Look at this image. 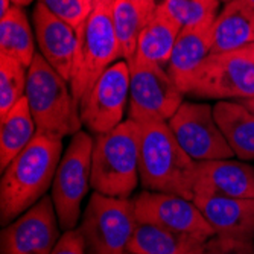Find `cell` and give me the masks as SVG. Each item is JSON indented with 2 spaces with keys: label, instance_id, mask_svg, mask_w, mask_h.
Returning a JSON list of instances; mask_svg holds the SVG:
<instances>
[{
  "label": "cell",
  "instance_id": "cell-1",
  "mask_svg": "<svg viewBox=\"0 0 254 254\" xmlns=\"http://www.w3.org/2000/svg\"><path fill=\"white\" fill-rule=\"evenodd\" d=\"M63 157V140L37 132L3 171L0 180V221L11 224L51 189Z\"/></svg>",
  "mask_w": 254,
  "mask_h": 254
},
{
  "label": "cell",
  "instance_id": "cell-2",
  "mask_svg": "<svg viewBox=\"0 0 254 254\" xmlns=\"http://www.w3.org/2000/svg\"><path fill=\"white\" fill-rule=\"evenodd\" d=\"M140 125V183L145 190L193 199L198 161L181 148L168 122Z\"/></svg>",
  "mask_w": 254,
  "mask_h": 254
},
{
  "label": "cell",
  "instance_id": "cell-3",
  "mask_svg": "<svg viewBox=\"0 0 254 254\" xmlns=\"http://www.w3.org/2000/svg\"><path fill=\"white\" fill-rule=\"evenodd\" d=\"M26 99L37 125V132L63 140L75 135L82 128L81 107L70 82L35 54L28 68Z\"/></svg>",
  "mask_w": 254,
  "mask_h": 254
},
{
  "label": "cell",
  "instance_id": "cell-4",
  "mask_svg": "<svg viewBox=\"0 0 254 254\" xmlns=\"http://www.w3.org/2000/svg\"><path fill=\"white\" fill-rule=\"evenodd\" d=\"M140 125L124 121L99 134L91 154V188L107 196L129 198L140 180Z\"/></svg>",
  "mask_w": 254,
  "mask_h": 254
},
{
  "label": "cell",
  "instance_id": "cell-5",
  "mask_svg": "<svg viewBox=\"0 0 254 254\" xmlns=\"http://www.w3.org/2000/svg\"><path fill=\"white\" fill-rule=\"evenodd\" d=\"M111 8L113 5L93 6V11L76 29L78 44L68 82L79 105L107 68L121 58Z\"/></svg>",
  "mask_w": 254,
  "mask_h": 254
},
{
  "label": "cell",
  "instance_id": "cell-6",
  "mask_svg": "<svg viewBox=\"0 0 254 254\" xmlns=\"http://www.w3.org/2000/svg\"><path fill=\"white\" fill-rule=\"evenodd\" d=\"M137 224L134 199L95 192L90 196L78 228L87 254H128Z\"/></svg>",
  "mask_w": 254,
  "mask_h": 254
},
{
  "label": "cell",
  "instance_id": "cell-7",
  "mask_svg": "<svg viewBox=\"0 0 254 254\" xmlns=\"http://www.w3.org/2000/svg\"><path fill=\"white\" fill-rule=\"evenodd\" d=\"M93 143L95 138L87 131L72 135L54 178L52 201L64 232L76 228L81 218V204L91 186Z\"/></svg>",
  "mask_w": 254,
  "mask_h": 254
},
{
  "label": "cell",
  "instance_id": "cell-8",
  "mask_svg": "<svg viewBox=\"0 0 254 254\" xmlns=\"http://www.w3.org/2000/svg\"><path fill=\"white\" fill-rule=\"evenodd\" d=\"M129 65V119L137 124L149 121L168 122L184 102V93L169 75L168 68L143 60Z\"/></svg>",
  "mask_w": 254,
  "mask_h": 254
},
{
  "label": "cell",
  "instance_id": "cell-9",
  "mask_svg": "<svg viewBox=\"0 0 254 254\" xmlns=\"http://www.w3.org/2000/svg\"><path fill=\"white\" fill-rule=\"evenodd\" d=\"M186 95L202 99L254 98V64L233 55L210 54L189 81Z\"/></svg>",
  "mask_w": 254,
  "mask_h": 254
},
{
  "label": "cell",
  "instance_id": "cell-10",
  "mask_svg": "<svg viewBox=\"0 0 254 254\" xmlns=\"http://www.w3.org/2000/svg\"><path fill=\"white\" fill-rule=\"evenodd\" d=\"M181 148L195 161L232 158L235 154L215 119L209 104L183 102L168 121Z\"/></svg>",
  "mask_w": 254,
  "mask_h": 254
},
{
  "label": "cell",
  "instance_id": "cell-11",
  "mask_svg": "<svg viewBox=\"0 0 254 254\" xmlns=\"http://www.w3.org/2000/svg\"><path fill=\"white\" fill-rule=\"evenodd\" d=\"M129 102V65L119 60L98 79L82 101L81 121L91 134H105L124 122Z\"/></svg>",
  "mask_w": 254,
  "mask_h": 254
},
{
  "label": "cell",
  "instance_id": "cell-12",
  "mask_svg": "<svg viewBox=\"0 0 254 254\" xmlns=\"http://www.w3.org/2000/svg\"><path fill=\"white\" fill-rule=\"evenodd\" d=\"M60 228L52 196H43L3 227L0 254H51L61 238Z\"/></svg>",
  "mask_w": 254,
  "mask_h": 254
},
{
  "label": "cell",
  "instance_id": "cell-13",
  "mask_svg": "<svg viewBox=\"0 0 254 254\" xmlns=\"http://www.w3.org/2000/svg\"><path fill=\"white\" fill-rule=\"evenodd\" d=\"M134 210L138 224H152L201 239L215 236V230L207 222L193 199L174 193L143 190L134 198Z\"/></svg>",
  "mask_w": 254,
  "mask_h": 254
},
{
  "label": "cell",
  "instance_id": "cell-14",
  "mask_svg": "<svg viewBox=\"0 0 254 254\" xmlns=\"http://www.w3.org/2000/svg\"><path fill=\"white\" fill-rule=\"evenodd\" d=\"M32 23L40 54L64 79L70 81L78 44L76 29L41 3L34 8Z\"/></svg>",
  "mask_w": 254,
  "mask_h": 254
},
{
  "label": "cell",
  "instance_id": "cell-15",
  "mask_svg": "<svg viewBox=\"0 0 254 254\" xmlns=\"http://www.w3.org/2000/svg\"><path fill=\"white\" fill-rule=\"evenodd\" d=\"M193 202L215 230V235L254 241V198L195 192Z\"/></svg>",
  "mask_w": 254,
  "mask_h": 254
},
{
  "label": "cell",
  "instance_id": "cell-16",
  "mask_svg": "<svg viewBox=\"0 0 254 254\" xmlns=\"http://www.w3.org/2000/svg\"><path fill=\"white\" fill-rule=\"evenodd\" d=\"M193 192H210L233 198H254V168L242 160L198 161Z\"/></svg>",
  "mask_w": 254,
  "mask_h": 254
},
{
  "label": "cell",
  "instance_id": "cell-17",
  "mask_svg": "<svg viewBox=\"0 0 254 254\" xmlns=\"http://www.w3.org/2000/svg\"><path fill=\"white\" fill-rule=\"evenodd\" d=\"M213 23L215 21L183 28L175 41L166 68L184 95H186V88L193 73L212 54Z\"/></svg>",
  "mask_w": 254,
  "mask_h": 254
},
{
  "label": "cell",
  "instance_id": "cell-18",
  "mask_svg": "<svg viewBox=\"0 0 254 254\" xmlns=\"http://www.w3.org/2000/svg\"><path fill=\"white\" fill-rule=\"evenodd\" d=\"M205 239L152 224H137L128 254H205Z\"/></svg>",
  "mask_w": 254,
  "mask_h": 254
},
{
  "label": "cell",
  "instance_id": "cell-19",
  "mask_svg": "<svg viewBox=\"0 0 254 254\" xmlns=\"http://www.w3.org/2000/svg\"><path fill=\"white\" fill-rule=\"evenodd\" d=\"M254 43V11L244 0H230L213 23L212 54L235 52Z\"/></svg>",
  "mask_w": 254,
  "mask_h": 254
},
{
  "label": "cell",
  "instance_id": "cell-20",
  "mask_svg": "<svg viewBox=\"0 0 254 254\" xmlns=\"http://www.w3.org/2000/svg\"><path fill=\"white\" fill-rule=\"evenodd\" d=\"M213 114L233 154L244 161L254 160V113L242 102L218 101Z\"/></svg>",
  "mask_w": 254,
  "mask_h": 254
},
{
  "label": "cell",
  "instance_id": "cell-21",
  "mask_svg": "<svg viewBox=\"0 0 254 254\" xmlns=\"http://www.w3.org/2000/svg\"><path fill=\"white\" fill-rule=\"evenodd\" d=\"M37 135V125L26 96L0 118V171L25 149Z\"/></svg>",
  "mask_w": 254,
  "mask_h": 254
},
{
  "label": "cell",
  "instance_id": "cell-22",
  "mask_svg": "<svg viewBox=\"0 0 254 254\" xmlns=\"http://www.w3.org/2000/svg\"><path fill=\"white\" fill-rule=\"evenodd\" d=\"M180 32L181 26L178 23L157 6L155 14L148 21L138 38L134 58L166 67Z\"/></svg>",
  "mask_w": 254,
  "mask_h": 254
},
{
  "label": "cell",
  "instance_id": "cell-23",
  "mask_svg": "<svg viewBox=\"0 0 254 254\" xmlns=\"http://www.w3.org/2000/svg\"><path fill=\"white\" fill-rule=\"evenodd\" d=\"M35 54L31 23L20 6H12L6 15L0 17V55L15 58L29 68Z\"/></svg>",
  "mask_w": 254,
  "mask_h": 254
},
{
  "label": "cell",
  "instance_id": "cell-24",
  "mask_svg": "<svg viewBox=\"0 0 254 254\" xmlns=\"http://www.w3.org/2000/svg\"><path fill=\"white\" fill-rule=\"evenodd\" d=\"M154 14L155 12L145 11L129 0H114L111 8L113 28L124 61L131 63L135 57L138 38Z\"/></svg>",
  "mask_w": 254,
  "mask_h": 254
},
{
  "label": "cell",
  "instance_id": "cell-25",
  "mask_svg": "<svg viewBox=\"0 0 254 254\" xmlns=\"http://www.w3.org/2000/svg\"><path fill=\"white\" fill-rule=\"evenodd\" d=\"M28 68L11 57L0 55V118L26 96Z\"/></svg>",
  "mask_w": 254,
  "mask_h": 254
},
{
  "label": "cell",
  "instance_id": "cell-26",
  "mask_svg": "<svg viewBox=\"0 0 254 254\" xmlns=\"http://www.w3.org/2000/svg\"><path fill=\"white\" fill-rule=\"evenodd\" d=\"M158 8L174 18L183 29L215 21L219 14V0H166L158 3Z\"/></svg>",
  "mask_w": 254,
  "mask_h": 254
},
{
  "label": "cell",
  "instance_id": "cell-27",
  "mask_svg": "<svg viewBox=\"0 0 254 254\" xmlns=\"http://www.w3.org/2000/svg\"><path fill=\"white\" fill-rule=\"evenodd\" d=\"M38 3L46 6L57 17L70 23L75 29H78L81 23L88 17L79 0H38Z\"/></svg>",
  "mask_w": 254,
  "mask_h": 254
},
{
  "label": "cell",
  "instance_id": "cell-28",
  "mask_svg": "<svg viewBox=\"0 0 254 254\" xmlns=\"http://www.w3.org/2000/svg\"><path fill=\"white\" fill-rule=\"evenodd\" d=\"M205 254H254V241L215 235L205 242Z\"/></svg>",
  "mask_w": 254,
  "mask_h": 254
},
{
  "label": "cell",
  "instance_id": "cell-29",
  "mask_svg": "<svg viewBox=\"0 0 254 254\" xmlns=\"http://www.w3.org/2000/svg\"><path fill=\"white\" fill-rule=\"evenodd\" d=\"M51 254H87V247L79 228L64 232Z\"/></svg>",
  "mask_w": 254,
  "mask_h": 254
},
{
  "label": "cell",
  "instance_id": "cell-30",
  "mask_svg": "<svg viewBox=\"0 0 254 254\" xmlns=\"http://www.w3.org/2000/svg\"><path fill=\"white\" fill-rule=\"evenodd\" d=\"M232 54L242 58V60H245V61H248V63H251V64H254V43H250V44L244 46V48H241V49H238V51H235Z\"/></svg>",
  "mask_w": 254,
  "mask_h": 254
},
{
  "label": "cell",
  "instance_id": "cell-31",
  "mask_svg": "<svg viewBox=\"0 0 254 254\" xmlns=\"http://www.w3.org/2000/svg\"><path fill=\"white\" fill-rule=\"evenodd\" d=\"M129 2H132L134 5L143 8L145 11H149V12H155L157 11V0H129Z\"/></svg>",
  "mask_w": 254,
  "mask_h": 254
},
{
  "label": "cell",
  "instance_id": "cell-32",
  "mask_svg": "<svg viewBox=\"0 0 254 254\" xmlns=\"http://www.w3.org/2000/svg\"><path fill=\"white\" fill-rule=\"evenodd\" d=\"M12 6H14V5H12L11 0H0V17L6 15V14L11 11Z\"/></svg>",
  "mask_w": 254,
  "mask_h": 254
},
{
  "label": "cell",
  "instance_id": "cell-33",
  "mask_svg": "<svg viewBox=\"0 0 254 254\" xmlns=\"http://www.w3.org/2000/svg\"><path fill=\"white\" fill-rule=\"evenodd\" d=\"M79 3L82 5V8H84V11H85L87 15L91 11H93V0H79Z\"/></svg>",
  "mask_w": 254,
  "mask_h": 254
},
{
  "label": "cell",
  "instance_id": "cell-34",
  "mask_svg": "<svg viewBox=\"0 0 254 254\" xmlns=\"http://www.w3.org/2000/svg\"><path fill=\"white\" fill-rule=\"evenodd\" d=\"M114 0H93V6H111Z\"/></svg>",
  "mask_w": 254,
  "mask_h": 254
},
{
  "label": "cell",
  "instance_id": "cell-35",
  "mask_svg": "<svg viewBox=\"0 0 254 254\" xmlns=\"http://www.w3.org/2000/svg\"><path fill=\"white\" fill-rule=\"evenodd\" d=\"M12 2V5L14 6H20V8H23V6H28V5H31L34 0H11Z\"/></svg>",
  "mask_w": 254,
  "mask_h": 254
},
{
  "label": "cell",
  "instance_id": "cell-36",
  "mask_svg": "<svg viewBox=\"0 0 254 254\" xmlns=\"http://www.w3.org/2000/svg\"><path fill=\"white\" fill-rule=\"evenodd\" d=\"M242 104H245L253 113H254V98H251V99H244V101H241Z\"/></svg>",
  "mask_w": 254,
  "mask_h": 254
},
{
  "label": "cell",
  "instance_id": "cell-37",
  "mask_svg": "<svg viewBox=\"0 0 254 254\" xmlns=\"http://www.w3.org/2000/svg\"><path fill=\"white\" fill-rule=\"evenodd\" d=\"M244 2H245V3L253 9V11H254V0H244Z\"/></svg>",
  "mask_w": 254,
  "mask_h": 254
},
{
  "label": "cell",
  "instance_id": "cell-38",
  "mask_svg": "<svg viewBox=\"0 0 254 254\" xmlns=\"http://www.w3.org/2000/svg\"><path fill=\"white\" fill-rule=\"evenodd\" d=\"M157 2H158V3H163V2H166V0H157Z\"/></svg>",
  "mask_w": 254,
  "mask_h": 254
},
{
  "label": "cell",
  "instance_id": "cell-39",
  "mask_svg": "<svg viewBox=\"0 0 254 254\" xmlns=\"http://www.w3.org/2000/svg\"><path fill=\"white\" fill-rule=\"evenodd\" d=\"M224 2H225V3H227V2H230V0H224Z\"/></svg>",
  "mask_w": 254,
  "mask_h": 254
}]
</instances>
